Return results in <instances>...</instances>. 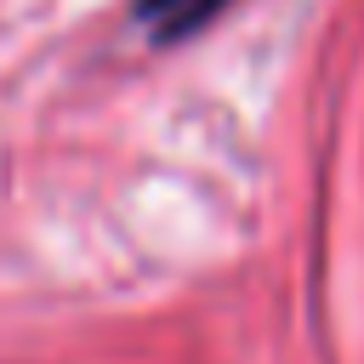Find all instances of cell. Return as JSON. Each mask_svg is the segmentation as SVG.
<instances>
[{
	"label": "cell",
	"mask_w": 364,
	"mask_h": 364,
	"mask_svg": "<svg viewBox=\"0 0 364 364\" xmlns=\"http://www.w3.org/2000/svg\"><path fill=\"white\" fill-rule=\"evenodd\" d=\"M228 0H136V23L154 34V40H188L199 34Z\"/></svg>",
	"instance_id": "obj_1"
}]
</instances>
